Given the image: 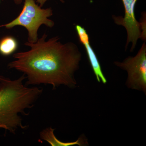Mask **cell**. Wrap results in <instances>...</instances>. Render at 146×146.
I'll return each mask as SVG.
<instances>
[{
  "label": "cell",
  "instance_id": "cell-8",
  "mask_svg": "<svg viewBox=\"0 0 146 146\" xmlns=\"http://www.w3.org/2000/svg\"><path fill=\"white\" fill-rule=\"evenodd\" d=\"M18 43L12 36H6L0 41V54L7 56L12 54L17 50Z\"/></svg>",
  "mask_w": 146,
  "mask_h": 146
},
{
  "label": "cell",
  "instance_id": "cell-7",
  "mask_svg": "<svg viewBox=\"0 0 146 146\" xmlns=\"http://www.w3.org/2000/svg\"><path fill=\"white\" fill-rule=\"evenodd\" d=\"M55 129L51 127L43 129L39 133L40 139L48 142L52 146H71L76 145L81 146H86L88 144L86 138L83 135L74 142H63L60 141L55 136Z\"/></svg>",
  "mask_w": 146,
  "mask_h": 146
},
{
  "label": "cell",
  "instance_id": "cell-5",
  "mask_svg": "<svg viewBox=\"0 0 146 146\" xmlns=\"http://www.w3.org/2000/svg\"><path fill=\"white\" fill-rule=\"evenodd\" d=\"M138 0H122L125 9L124 17L113 16L115 24L124 27L127 33L126 49L129 43L132 44L130 51L136 47L138 39L141 38V31L139 22L135 16V8Z\"/></svg>",
  "mask_w": 146,
  "mask_h": 146
},
{
  "label": "cell",
  "instance_id": "cell-3",
  "mask_svg": "<svg viewBox=\"0 0 146 146\" xmlns=\"http://www.w3.org/2000/svg\"><path fill=\"white\" fill-rule=\"evenodd\" d=\"M52 15L51 8L42 9L35 0H25L23 7L19 16L10 23L0 26V27L11 29L16 26L23 27L28 31V42L35 43L39 39L38 30L42 25L49 28L54 26V22L48 18Z\"/></svg>",
  "mask_w": 146,
  "mask_h": 146
},
{
  "label": "cell",
  "instance_id": "cell-9",
  "mask_svg": "<svg viewBox=\"0 0 146 146\" xmlns=\"http://www.w3.org/2000/svg\"><path fill=\"white\" fill-rule=\"evenodd\" d=\"M35 1H36L38 4H39V5L41 7H42L45 4V3L48 0H35ZM59 1L62 3H64V0H59ZM13 1H14V3L18 5L21 4L22 3L23 0H13Z\"/></svg>",
  "mask_w": 146,
  "mask_h": 146
},
{
  "label": "cell",
  "instance_id": "cell-6",
  "mask_svg": "<svg viewBox=\"0 0 146 146\" xmlns=\"http://www.w3.org/2000/svg\"><path fill=\"white\" fill-rule=\"evenodd\" d=\"M75 28L80 42L84 46L86 50L89 62L97 80L98 82H102L103 83L106 84L107 82V79L102 71L100 64L96 53L90 45L89 35L86 30L79 25H76Z\"/></svg>",
  "mask_w": 146,
  "mask_h": 146
},
{
  "label": "cell",
  "instance_id": "cell-4",
  "mask_svg": "<svg viewBox=\"0 0 146 146\" xmlns=\"http://www.w3.org/2000/svg\"><path fill=\"white\" fill-rule=\"evenodd\" d=\"M114 64L127 71V78L125 84L128 88L142 91L146 94V45H142L135 56H129L123 62L115 61Z\"/></svg>",
  "mask_w": 146,
  "mask_h": 146
},
{
  "label": "cell",
  "instance_id": "cell-1",
  "mask_svg": "<svg viewBox=\"0 0 146 146\" xmlns=\"http://www.w3.org/2000/svg\"><path fill=\"white\" fill-rule=\"evenodd\" d=\"M47 38L45 33L35 43L25 42L30 49L14 53V60L7 67L23 73L27 86L44 84L51 85L53 90L62 85L76 88L74 74L82 59L80 50L73 42L63 44L58 36Z\"/></svg>",
  "mask_w": 146,
  "mask_h": 146
},
{
  "label": "cell",
  "instance_id": "cell-2",
  "mask_svg": "<svg viewBox=\"0 0 146 146\" xmlns=\"http://www.w3.org/2000/svg\"><path fill=\"white\" fill-rule=\"evenodd\" d=\"M26 79L24 74L13 80L0 75V129L6 132L15 134L18 129L28 128L21 115H28L27 110L34 106L43 93L42 88L24 84Z\"/></svg>",
  "mask_w": 146,
  "mask_h": 146
}]
</instances>
